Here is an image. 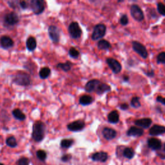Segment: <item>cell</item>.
<instances>
[{
    "instance_id": "obj_10",
    "label": "cell",
    "mask_w": 165,
    "mask_h": 165,
    "mask_svg": "<svg viewBox=\"0 0 165 165\" xmlns=\"http://www.w3.org/2000/svg\"><path fill=\"white\" fill-rule=\"evenodd\" d=\"M49 36L54 43H58L60 38V29L55 25H51L48 29Z\"/></svg>"
},
{
    "instance_id": "obj_3",
    "label": "cell",
    "mask_w": 165,
    "mask_h": 165,
    "mask_svg": "<svg viewBox=\"0 0 165 165\" xmlns=\"http://www.w3.org/2000/svg\"><path fill=\"white\" fill-rule=\"evenodd\" d=\"M30 7L35 14L40 15L45 11V2L43 0H32Z\"/></svg>"
},
{
    "instance_id": "obj_12",
    "label": "cell",
    "mask_w": 165,
    "mask_h": 165,
    "mask_svg": "<svg viewBox=\"0 0 165 165\" xmlns=\"http://www.w3.org/2000/svg\"><path fill=\"white\" fill-rule=\"evenodd\" d=\"M101 82L98 79H92L87 82V83L85 85V89L87 92H96Z\"/></svg>"
},
{
    "instance_id": "obj_23",
    "label": "cell",
    "mask_w": 165,
    "mask_h": 165,
    "mask_svg": "<svg viewBox=\"0 0 165 165\" xmlns=\"http://www.w3.org/2000/svg\"><path fill=\"white\" fill-rule=\"evenodd\" d=\"M13 115L15 118L19 121H24L26 119V115L20 109H16L13 112H12Z\"/></svg>"
},
{
    "instance_id": "obj_2",
    "label": "cell",
    "mask_w": 165,
    "mask_h": 165,
    "mask_svg": "<svg viewBox=\"0 0 165 165\" xmlns=\"http://www.w3.org/2000/svg\"><path fill=\"white\" fill-rule=\"evenodd\" d=\"M13 82L19 86L27 87L30 84L31 79L30 76L24 72H19L13 78Z\"/></svg>"
},
{
    "instance_id": "obj_9",
    "label": "cell",
    "mask_w": 165,
    "mask_h": 165,
    "mask_svg": "<svg viewBox=\"0 0 165 165\" xmlns=\"http://www.w3.org/2000/svg\"><path fill=\"white\" fill-rule=\"evenodd\" d=\"M106 62H107L109 67L110 68V69L112 70V72L114 74H118L121 71V65L118 61L115 60V59L111 57L107 58V60H106Z\"/></svg>"
},
{
    "instance_id": "obj_14",
    "label": "cell",
    "mask_w": 165,
    "mask_h": 165,
    "mask_svg": "<svg viewBox=\"0 0 165 165\" xmlns=\"http://www.w3.org/2000/svg\"><path fill=\"white\" fill-rule=\"evenodd\" d=\"M165 133V126L155 125L153 126L149 131V134L151 136H159Z\"/></svg>"
},
{
    "instance_id": "obj_40",
    "label": "cell",
    "mask_w": 165,
    "mask_h": 165,
    "mask_svg": "<svg viewBox=\"0 0 165 165\" xmlns=\"http://www.w3.org/2000/svg\"><path fill=\"white\" fill-rule=\"evenodd\" d=\"M156 101L165 106V98H164L162 96H157L156 98Z\"/></svg>"
},
{
    "instance_id": "obj_35",
    "label": "cell",
    "mask_w": 165,
    "mask_h": 165,
    "mask_svg": "<svg viewBox=\"0 0 165 165\" xmlns=\"http://www.w3.org/2000/svg\"><path fill=\"white\" fill-rule=\"evenodd\" d=\"M157 10L161 15L165 16V5H164L162 3H158Z\"/></svg>"
},
{
    "instance_id": "obj_5",
    "label": "cell",
    "mask_w": 165,
    "mask_h": 165,
    "mask_svg": "<svg viewBox=\"0 0 165 165\" xmlns=\"http://www.w3.org/2000/svg\"><path fill=\"white\" fill-rule=\"evenodd\" d=\"M68 32L72 38L78 39L82 34V30L80 28L78 23L72 22L68 26Z\"/></svg>"
},
{
    "instance_id": "obj_25",
    "label": "cell",
    "mask_w": 165,
    "mask_h": 165,
    "mask_svg": "<svg viewBox=\"0 0 165 165\" xmlns=\"http://www.w3.org/2000/svg\"><path fill=\"white\" fill-rule=\"evenodd\" d=\"M98 47L100 50H109L111 48V44L107 40H101L98 43Z\"/></svg>"
},
{
    "instance_id": "obj_15",
    "label": "cell",
    "mask_w": 165,
    "mask_h": 165,
    "mask_svg": "<svg viewBox=\"0 0 165 165\" xmlns=\"http://www.w3.org/2000/svg\"><path fill=\"white\" fill-rule=\"evenodd\" d=\"M92 159L94 161H99L104 162L107 161L108 159V154L107 153L104 152H99L93 154L92 156Z\"/></svg>"
},
{
    "instance_id": "obj_44",
    "label": "cell",
    "mask_w": 165,
    "mask_h": 165,
    "mask_svg": "<svg viewBox=\"0 0 165 165\" xmlns=\"http://www.w3.org/2000/svg\"><path fill=\"white\" fill-rule=\"evenodd\" d=\"M0 165H4L3 164H2V163H1V162H0Z\"/></svg>"
},
{
    "instance_id": "obj_42",
    "label": "cell",
    "mask_w": 165,
    "mask_h": 165,
    "mask_svg": "<svg viewBox=\"0 0 165 165\" xmlns=\"http://www.w3.org/2000/svg\"><path fill=\"white\" fill-rule=\"evenodd\" d=\"M146 75H147L148 76H149V77H153V76H154V71H153V70H152L151 72H147V73H146Z\"/></svg>"
},
{
    "instance_id": "obj_7",
    "label": "cell",
    "mask_w": 165,
    "mask_h": 165,
    "mask_svg": "<svg viewBox=\"0 0 165 165\" xmlns=\"http://www.w3.org/2000/svg\"><path fill=\"white\" fill-rule=\"evenodd\" d=\"M132 48H133V50L136 52H137L144 59L147 58L148 54L146 47L140 43L139 42L134 41H132Z\"/></svg>"
},
{
    "instance_id": "obj_43",
    "label": "cell",
    "mask_w": 165,
    "mask_h": 165,
    "mask_svg": "<svg viewBox=\"0 0 165 165\" xmlns=\"http://www.w3.org/2000/svg\"><path fill=\"white\" fill-rule=\"evenodd\" d=\"M123 80H124L125 81H128L129 80V77L127 76H123Z\"/></svg>"
},
{
    "instance_id": "obj_22",
    "label": "cell",
    "mask_w": 165,
    "mask_h": 165,
    "mask_svg": "<svg viewBox=\"0 0 165 165\" xmlns=\"http://www.w3.org/2000/svg\"><path fill=\"white\" fill-rule=\"evenodd\" d=\"M93 101V99L92 96L89 95H84L82 96L79 100V103L82 106H87L92 103Z\"/></svg>"
},
{
    "instance_id": "obj_38",
    "label": "cell",
    "mask_w": 165,
    "mask_h": 165,
    "mask_svg": "<svg viewBox=\"0 0 165 165\" xmlns=\"http://www.w3.org/2000/svg\"><path fill=\"white\" fill-rule=\"evenodd\" d=\"M19 6L21 7V8L23 10H25L28 8L29 5H28V3L27 2L25 1H21L19 2Z\"/></svg>"
},
{
    "instance_id": "obj_8",
    "label": "cell",
    "mask_w": 165,
    "mask_h": 165,
    "mask_svg": "<svg viewBox=\"0 0 165 165\" xmlns=\"http://www.w3.org/2000/svg\"><path fill=\"white\" fill-rule=\"evenodd\" d=\"M130 13L132 18L137 21H142L144 19L143 12L137 5H132L130 8Z\"/></svg>"
},
{
    "instance_id": "obj_13",
    "label": "cell",
    "mask_w": 165,
    "mask_h": 165,
    "mask_svg": "<svg viewBox=\"0 0 165 165\" xmlns=\"http://www.w3.org/2000/svg\"><path fill=\"white\" fill-rule=\"evenodd\" d=\"M0 45L3 49H8L14 46V42L9 36H3L0 38Z\"/></svg>"
},
{
    "instance_id": "obj_24",
    "label": "cell",
    "mask_w": 165,
    "mask_h": 165,
    "mask_svg": "<svg viewBox=\"0 0 165 165\" xmlns=\"http://www.w3.org/2000/svg\"><path fill=\"white\" fill-rule=\"evenodd\" d=\"M110 90H111V88L109 85L104 83V82H101L96 92V93L99 94V95H101V94H103L105 92L110 91Z\"/></svg>"
},
{
    "instance_id": "obj_26",
    "label": "cell",
    "mask_w": 165,
    "mask_h": 165,
    "mask_svg": "<svg viewBox=\"0 0 165 165\" xmlns=\"http://www.w3.org/2000/svg\"><path fill=\"white\" fill-rule=\"evenodd\" d=\"M51 69L48 67H43L42 68L39 72V75L41 79H45L48 78V77L51 75Z\"/></svg>"
},
{
    "instance_id": "obj_29",
    "label": "cell",
    "mask_w": 165,
    "mask_h": 165,
    "mask_svg": "<svg viewBox=\"0 0 165 165\" xmlns=\"http://www.w3.org/2000/svg\"><path fill=\"white\" fill-rule=\"evenodd\" d=\"M74 141L73 139H65L61 141V146L63 148H68L74 144Z\"/></svg>"
},
{
    "instance_id": "obj_16",
    "label": "cell",
    "mask_w": 165,
    "mask_h": 165,
    "mask_svg": "<svg viewBox=\"0 0 165 165\" xmlns=\"http://www.w3.org/2000/svg\"><path fill=\"white\" fill-rule=\"evenodd\" d=\"M103 137L107 140H112L114 139L117 136V132L115 130L106 127L103 130L102 132Z\"/></svg>"
},
{
    "instance_id": "obj_20",
    "label": "cell",
    "mask_w": 165,
    "mask_h": 165,
    "mask_svg": "<svg viewBox=\"0 0 165 165\" xmlns=\"http://www.w3.org/2000/svg\"><path fill=\"white\" fill-rule=\"evenodd\" d=\"M26 46H27V48L29 51L30 52L34 51L35 49H36V46H37L36 40L35 39L34 37H32V36L29 37L27 40Z\"/></svg>"
},
{
    "instance_id": "obj_30",
    "label": "cell",
    "mask_w": 165,
    "mask_h": 165,
    "mask_svg": "<svg viewBox=\"0 0 165 165\" xmlns=\"http://www.w3.org/2000/svg\"><path fill=\"white\" fill-rule=\"evenodd\" d=\"M6 144L7 146H8L9 147H11V148H14L18 145L16 139L14 136L8 137L6 139Z\"/></svg>"
},
{
    "instance_id": "obj_4",
    "label": "cell",
    "mask_w": 165,
    "mask_h": 165,
    "mask_svg": "<svg viewBox=\"0 0 165 165\" xmlns=\"http://www.w3.org/2000/svg\"><path fill=\"white\" fill-rule=\"evenodd\" d=\"M107 30V27L103 24H98L93 28L92 34V39L93 41H97L104 36Z\"/></svg>"
},
{
    "instance_id": "obj_31",
    "label": "cell",
    "mask_w": 165,
    "mask_h": 165,
    "mask_svg": "<svg viewBox=\"0 0 165 165\" xmlns=\"http://www.w3.org/2000/svg\"><path fill=\"white\" fill-rule=\"evenodd\" d=\"M131 105L133 108L137 109L141 107L140 98L138 97H134L131 100Z\"/></svg>"
},
{
    "instance_id": "obj_39",
    "label": "cell",
    "mask_w": 165,
    "mask_h": 165,
    "mask_svg": "<svg viewBox=\"0 0 165 165\" xmlns=\"http://www.w3.org/2000/svg\"><path fill=\"white\" fill-rule=\"evenodd\" d=\"M70 159H71V155H70V154H66V155L63 156L61 157V160H62V161H63V162H67V161H68Z\"/></svg>"
},
{
    "instance_id": "obj_18",
    "label": "cell",
    "mask_w": 165,
    "mask_h": 165,
    "mask_svg": "<svg viewBox=\"0 0 165 165\" xmlns=\"http://www.w3.org/2000/svg\"><path fill=\"white\" fill-rule=\"evenodd\" d=\"M144 134V131L143 129L140 128H137L136 126H132L128 129L127 131L128 136H132V137H140L143 136Z\"/></svg>"
},
{
    "instance_id": "obj_17",
    "label": "cell",
    "mask_w": 165,
    "mask_h": 165,
    "mask_svg": "<svg viewBox=\"0 0 165 165\" xmlns=\"http://www.w3.org/2000/svg\"><path fill=\"white\" fill-rule=\"evenodd\" d=\"M161 141L156 138H150L148 140V146L153 150H158L161 148Z\"/></svg>"
},
{
    "instance_id": "obj_33",
    "label": "cell",
    "mask_w": 165,
    "mask_h": 165,
    "mask_svg": "<svg viewBox=\"0 0 165 165\" xmlns=\"http://www.w3.org/2000/svg\"><path fill=\"white\" fill-rule=\"evenodd\" d=\"M68 54L70 56L72 57V58H77L79 56V52L76 49L74 48V47H72V48L70 49Z\"/></svg>"
},
{
    "instance_id": "obj_34",
    "label": "cell",
    "mask_w": 165,
    "mask_h": 165,
    "mask_svg": "<svg viewBox=\"0 0 165 165\" xmlns=\"http://www.w3.org/2000/svg\"><path fill=\"white\" fill-rule=\"evenodd\" d=\"M157 61L158 63L165 64V52H162L157 56Z\"/></svg>"
},
{
    "instance_id": "obj_21",
    "label": "cell",
    "mask_w": 165,
    "mask_h": 165,
    "mask_svg": "<svg viewBox=\"0 0 165 165\" xmlns=\"http://www.w3.org/2000/svg\"><path fill=\"white\" fill-rule=\"evenodd\" d=\"M108 121L112 124H116L120 121V115L116 110H113L108 115Z\"/></svg>"
},
{
    "instance_id": "obj_27",
    "label": "cell",
    "mask_w": 165,
    "mask_h": 165,
    "mask_svg": "<svg viewBox=\"0 0 165 165\" xmlns=\"http://www.w3.org/2000/svg\"><path fill=\"white\" fill-rule=\"evenodd\" d=\"M72 63L70 61H67L65 63H60L57 65V67L61 69L62 70L65 72H68L69 70H70L72 67Z\"/></svg>"
},
{
    "instance_id": "obj_41",
    "label": "cell",
    "mask_w": 165,
    "mask_h": 165,
    "mask_svg": "<svg viewBox=\"0 0 165 165\" xmlns=\"http://www.w3.org/2000/svg\"><path fill=\"white\" fill-rule=\"evenodd\" d=\"M120 109L123 110H126L128 109V105L126 103H123L120 105Z\"/></svg>"
},
{
    "instance_id": "obj_1",
    "label": "cell",
    "mask_w": 165,
    "mask_h": 165,
    "mask_svg": "<svg viewBox=\"0 0 165 165\" xmlns=\"http://www.w3.org/2000/svg\"><path fill=\"white\" fill-rule=\"evenodd\" d=\"M45 124L40 121H38L35 122L32 126V139L36 141V142H40L45 137Z\"/></svg>"
},
{
    "instance_id": "obj_11",
    "label": "cell",
    "mask_w": 165,
    "mask_h": 165,
    "mask_svg": "<svg viewBox=\"0 0 165 165\" xmlns=\"http://www.w3.org/2000/svg\"><path fill=\"white\" fill-rule=\"evenodd\" d=\"M85 126V123L82 120H77L68 124L67 128L71 132H79L83 130Z\"/></svg>"
},
{
    "instance_id": "obj_32",
    "label": "cell",
    "mask_w": 165,
    "mask_h": 165,
    "mask_svg": "<svg viewBox=\"0 0 165 165\" xmlns=\"http://www.w3.org/2000/svg\"><path fill=\"white\" fill-rule=\"evenodd\" d=\"M36 156L40 160V161H45L46 158V153L45 151L42 150H40L38 151H37L36 152Z\"/></svg>"
},
{
    "instance_id": "obj_28",
    "label": "cell",
    "mask_w": 165,
    "mask_h": 165,
    "mask_svg": "<svg viewBox=\"0 0 165 165\" xmlns=\"http://www.w3.org/2000/svg\"><path fill=\"white\" fill-rule=\"evenodd\" d=\"M123 156L127 159H132L134 156V151L132 148H125L123 152Z\"/></svg>"
},
{
    "instance_id": "obj_19",
    "label": "cell",
    "mask_w": 165,
    "mask_h": 165,
    "mask_svg": "<svg viewBox=\"0 0 165 165\" xmlns=\"http://www.w3.org/2000/svg\"><path fill=\"white\" fill-rule=\"evenodd\" d=\"M152 123V121L150 118H143L141 120H136L135 121V124L137 126H139L143 128H148L150 127Z\"/></svg>"
},
{
    "instance_id": "obj_36",
    "label": "cell",
    "mask_w": 165,
    "mask_h": 165,
    "mask_svg": "<svg viewBox=\"0 0 165 165\" xmlns=\"http://www.w3.org/2000/svg\"><path fill=\"white\" fill-rule=\"evenodd\" d=\"M120 23L123 26H125V25H128V16L126 14H124V15H123L121 17V18H120Z\"/></svg>"
},
{
    "instance_id": "obj_6",
    "label": "cell",
    "mask_w": 165,
    "mask_h": 165,
    "mask_svg": "<svg viewBox=\"0 0 165 165\" xmlns=\"http://www.w3.org/2000/svg\"><path fill=\"white\" fill-rule=\"evenodd\" d=\"M19 18L15 12L8 13L4 18V22L8 26H14L19 23Z\"/></svg>"
},
{
    "instance_id": "obj_45",
    "label": "cell",
    "mask_w": 165,
    "mask_h": 165,
    "mask_svg": "<svg viewBox=\"0 0 165 165\" xmlns=\"http://www.w3.org/2000/svg\"><path fill=\"white\" fill-rule=\"evenodd\" d=\"M164 151H165V144H164Z\"/></svg>"
},
{
    "instance_id": "obj_37",
    "label": "cell",
    "mask_w": 165,
    "mask_h": 165,
    "mask_svg": "<svg viewBox=\"0 0 165 165\" xmlns=\"http://www.w3.org/2000/svg\"><path fill=\"white\" fill-rule=\"evenodd\" d=\"M29 161L26 157H22L18 161V165H29Z\"/></svg>"
}]
</instances>
